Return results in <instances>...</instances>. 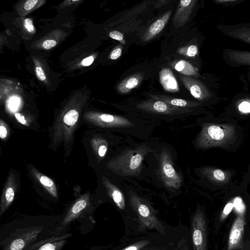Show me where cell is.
I'll return each instance as SVG.
<instances>
[{
    "label": "cell",
    "mask_w": 250,
    "mask_h": 250,
    "mask_svg": "<svg viewBox=\"0 0 250 250\" xmlns=\"http://www.w3.org/2000/svg\"><path fill=\"white\" fill-rule=\"evenodd\" d=\"M235 126L230 124H204L197 135L195 144L200 149L226 147L236 138Z\"/></svg>",
    "instance_id": "2"
},
{
    "label": "cell",
    "mask_w": 250,
    "mask_h": 250,
    "mask_svg": "<svg viewBox=\"0 0 250 250\" xmlns=\"http://www.w3.org/2000/svg\"><path fill=\"white\" fill-rule=\"evenodd\" d=\"M188 228L181 227L155 232L150 242L140 250H190Z\"/></svg>",
    "instance_id": "5"
},
{
    "label": "cell",
    "mask_w": 250,
    "mask_h": 250,
    "mask_svg": "<svg viewBox=\"0 0 250 250\" xmlns=\"http://www.w3.org/2000/svg\"><path fill=\"white\" fill-rule=\"evenodd\" d=\"M94 60L93 56H90L83 59L82 62V64L84 66H87L91 65Z\"/></svg>",
    "instance_id": "39"
},
{
    "label": "cell",
    "mask_w": 250,
    "mask_h": 250,
    "mask_svg": "<svg viewBox=\"0 0 250 250\" xmlns=\"http://www.w3.org/2000/svg\"><path fill=\"white\" fill-rule=\"evenodd\" d=\"M159 81L165 91L171 92L179 91L177 80L170 68H164L160 71Z\"/></svg>",
    "instance_id": "17"
},
{
    "label": "cell",
    "mask_w": 250,
    "mask_h": 250,
    "mask_svg": "<svg viewBox=\"0 0 250 250\" xmlns=\"http://www.w3.org/2000/svg\"><path fill=\"white\" fill-rule=\"evenodd\" d=\"M148 96L152 99L160 100L171 105L180 108L192 109L202 105L200 102L175 98L166 95L149 94Z\"/></svg>",
    "instance_id": "16"
},
{
    "label": "cell",
    "mask_w": 250,
    "mask_h": 250,
    "mask_svg": "<svg viewBox=\"0 0 250 250\" xmlns=\"http://www.w3.org/2000/svg\"><path fill=\"white\" fill-rule=\"evenodd\" d=\"M8 134L7 129L4 122L0 120V137L2 140L5 139Z\"/></svg>",
    "instance_id": "33"
},
{
    "label": "cell",
    "mask_w": 250,
    "mask_h": 250,
    "mask_svg": "<svg viewBox=\"0 0 250 250\" xmlns=\"http://www.w3.org/2000/svg\"><path fill=\"white\" fill-rule=\"evenodd\" d=\"M103 182L108 195L116 206L121 210H124L125 208V202L124 194L122 191L104 177L103 178Z\"/></svg>",
    "instance_id": "20"
},
{
    "label": "cell",
    "mask_w": 250,
    "mask_h": 250,
    "mask_svg": "<svg viewBox=\"0 0 250 250\" xmlns=\"http://www.w3.org/2000/svg\"><path fill=\"white\" fill-rule=\"evenodd\" d=\"M233 207V205L232 203H229L224 208L223 212L221 215L220 219L221 220H224L227 216L229 214V213L231 212L232 208Z\"/></svg>",
    "instance_id": "31"
},
{
    "label": "cell",
    "mask_w": 250,
    "mask_h": 250,
    "mask_svg": "<svg viewBox=\"0 0 250 250\" xmlns=\"http://www.w3.org/2000/svg\"><path fill=\"white\" fill-rule=\"evenodd\" d=\"M155 232H150L140 238L136 239L134 242L129 244L123 248L115 250H140L142 248L148 244L152 240Z\"/></svg>",
    "instance_id": "25"
},
{
    "label": "cell",
    "mask_w": 250,
    "mask_h": 250,
    "mask_svg": "<svg viewBox=\"0 0 250 250\" xmlns=\"http://www.w3.org/2000/svg\"><path fill=\"white\" fill-rule=\"evenodd\" d=\"M238 1V0H216L215 2L219 4L234 3Z\"/></svg>",
    "instance_id": "42"
},
{
    "label": "cell",
    "mask_w": 250,
    "mask_h": 250,
    "mask_svg": "<svg viewBox=\"0 0 250 250\" xmlns=\"http://www.w3.org/2000/svg\"><path fill=\"white\" fill-rule=\"evenodd\" d=\"M179 54L188 57H194L196 56L198 52V49L194 44L184 46L177 50Z\"/></svg>",
    "instance_id": "28"
},
{
    "label": "cell",
    "mask_w": 250,
    "mask_h": 250,
    "mask_svg": "<svg viewBox=\"0 0 250 250\" xmlns=\"http://www.w3.org/2000/svg\"><path fill=\"white\" fill-rule=\"evenodd\" d=\"M95 208L89 193L81 195L61 215V218L55 227L54 235H58L67 232L68 228L73 221L88 219L92 223H95L92 216Z\"/></svg>",
    "instance_id": "3"
},
{
    "label": "cell",
    "mask_w": 250,
    "mask_h": 250,
    "mask_svg": "<svg viewBox=\"0 0 250 250\" xmlns=\"http://www.w3.org/2000/svg\"><path fill=\"white\" fill-rule=\"evenodd\" d=\"M245 225L243 214H239L234 221L230 230L228 250H235L241 247Z\"/></svg>",
    "instance_id": "12"
},
{
    "label": "cell",
    "mask_w": 250,
    "mask_h": 250,
    "mask_svg": "<svg viewBox=\"0 0 250 250\" xmlns=\"http://www.w3.org/2000/svg\"><path fill=\"white\" fill-rule=\"evenodd\" d=\"M36 76L41 81H43L46 79L45 75L41 66H37L35 69Z\"/></svg>",
    "instance_id": "35"
},
{
    "label": "cell",
    "mask_w": 250,
    "mask_h": 250,
    "mask_svg": "<svg viewBox=\"0 0 250 250\" xmlns=\"http://www.w3.org/2000/svg\"><path fill=\"white\" fill-rule=\"evenodd\" d=\"M201 171L205 177L217 184H226L230 180L231 173L228 170L208 167L203 168Z\"/></svg>",
    "instance_id": "15"
},
{
    "label": "cell",
    "mask_w": 250,
    "mask_h": 250,
    "mask_svg": "<svg viewBox=\"0 0 250 250\" xmlns=\"http://www.w3.org/2000/svg\"><path fill=\"white\" fill-rule=\"evenodd\" d=\"M140 110L157 116L169 117L175 119L183 116L189 115L193 109L183 108L171 105L160 100L150 99L141 102L136 105Z\"/></svg>",
    "instance_id": "6"
},
{
    "label": "cell",
    "mask_w": 250,
    "mask_h": 250,
    "mask_svg": "<svg viewBox=\"0 0 250 250\" xmlns=\"http://www.w3.org/2000/svg\"><path fill=\"white\" fill-rule=\"evenodd\" d=\"M57 44V42L54 40H45L42 43V46L46 49H49Z\"/></svg>",
    "instance_id": "37"
},
{
    "label": "cell",
    "mask_w": 250,
    "mask_h": 250,
    "mask_svg": "<svg viewBox=\"0 0 250 250\" xmlns=\"http://www.w3.org/2000/svg\"><path fill=\"white\" fill-rule=\"evenodd\" d=\"M15 116L17 120L21 124L24 125H27V121H26L25 117L22 114L19 113H16Z\"/></svg>",
    "instance_id": "40"
},
{
    "label": "cell",
    "mask_w": 250,
    "mask_h": 250,
    "mask_svg": "<svg viewBox=\"0 0 250 250\" xmlns=\"http://www.w3.org/2000/svg\"><path fill=\"white\" fill-rule=\"evenodd\" d=\"M18 103L19 102L18 99L13 98L11 99L9 102V106L11 108L14 109L18 106Z\"/></svg>",
    "instance_id": "41"
},
{
    "label": "cell",
    "mask_w": 250,
    "mask_h": 250,
    "mask_svg": "<svg viewBox=\"0 0 250 250\" xmlns=\"http://www.w3.org/2000/svg\"><path fill=\"white\" fill-rule=\"evenodd\" d=\"M143 78L144 74L142 73H137L129 76L118 84L117 90L121 94L128 93L141 83Z\"/></svg>",
    "instance_id": "21"
},
{
    "label": "cell",
    "mask_w": 250,
    "mask_h": 250,
    "mask_svg": "<svg viewBox=\"0 0 250 250\" xmlns=\"http://www.w3.org/2000/svg\"><path fill=\"white\" fill-rule=\"evenodd\" d=\"M109 36L111 39L118 41L122 42L124 40L123 34L118 31H111L109 34Z\"/></svg>",
    "instance_id": "32"
},
{
    "label": "cell",
    "mask_w": 250,
    "mask_h": 250,
    "mask_svg": "<svg viewBox=\"0 0 250 250\" xmlns=\"http://www.w3.org/2000/svg\"><path fill=\"white\" fill-rule=\"evenodd\" d=\"M88 122L100 127L115 128L121 132H130L137 125L136 121L123 116L106 113H90L86 116Z\"/></svg>",
    "instance_id": "7"
},
{
    "label": "cell",
    "mask_w": 250,
    "mask_h": 250,
    "mask_svg": "<svg viewBox=\"0 0 250 250\" xmlns=\"http://www.w3.org/2000/svg\"><path fill=\"white\" fill-rule=\"evenodd\" d=\"M79 116L78 111L76 109H70L64 115L62 125L66 128L73 127L78 121Z\"/></svg>",
    "instance_id": "27"
},
{
    "label": "cell",
    "mask_w": 250,
    "mask_h": 250,
    "mask_svg": "<svg viewBox=\"0 0 250 250\" xmlns=\"http://www.w3.org/2000/svg\"><path fill=\"white\" fill-rule=\"evenodd\" d=\"M107 151V146L105 143H103L102 144L100 145L98 149V155L101 157H104Z\"/></svg>",
    "instance_id": "36"
},
{
    "label": "cell",
    "mask_w": 250,
    "mask_h": 250,
    "mask_svg": "<svg viewBox=\"0 0 250 250\" xmlns=\"http://www.w3.org/2000/svg\"><path fill=\"white\" fill-rule=\"evenodd\" d=\"M130 201L131 206L135 209V211L138 215L139 219L142 223H144L148 227L155 228L161 233H165L166 227L163 226L158 219L151 211L150 208L146 204L140 201L138 197L134 195H130Z\"/></svg>",
    "instance_id": "10"
},
{
    "label": "cell",
    "mask_w": 250,
    "mask_h": 250,
    "mask_svg": "<svg viewBox=\"0 0 250 250\" xmlns=\"http://www.w3.org/2000/svg\"><path fill=\"white\" fill-rule=\"evenodd\" d=\"M24 26L25 28L29 32L34 31V26L32 21L30 19H26L24 21Z\"/></svg>",
    "instance_id": "34"
},
{
    "label": "cell",
    "mask_w": 250,
    "mask_h": 250,
    "mask_svg": "<svg viewBox=\"0 0 250 250\" xmlns=\"http://www.w3.org/2000/svg\"><path fill=\"white\" fill-rule=\"evenodd\" d=\"M180 80L191 95L200 101L208 100L212 94L209 89L200 80L190 76L179 75Z\"/></svg>",
    "instance_id": "11"
},
{
    "label": "cell",
    "mask_w": 250,
    "mask_h": 250,
    "mask_svg": "<svg viewBox=\"0 0 250 250\" xmlns=\"http://www.w3.org/2000/svg\"><path fill=\"white\" fill-rule=\"evenodd\" d=\"M122 46L118 45L110 53L109 58L112 60H115L119 58L122 53Z\"/></svg>",
    "instance_id": "30"
},
{
    "label": "cell",
    "mask_w": 250,
    "mask_h": 250,
    "mask_svg": "<svg viewBox=\"0 0 250 250\" xmlns=\"http://www.w3.org/2000/svg\"><path fill=\"white\" fill-rule=\"evenodd\" d=\"M228 36L250 44V27H238L229 31Z\"/></svg>",
    "instance_id": "26"
},
{
    "label": "cell",
    "mask_w": 250,
    "mask_h": 250,
    "mask_svg": "<svg viewBox=\"0 0 250 250\" xmlns=\"http://www.w3.org/2000/svg\"><path fill=\"white\" fill-rule=\"evenodd\" d=\"M31 171L34 177L44 187L46 190L53 197L57 198L58 195L57 188L53 181L34 167H32Z\"/></svg>",
    "instance_id": "22"
},
{
    "label": "cell",
    "mask_w": 250,
    "mask_h": 250,
    "mask_svg": "<svg viewBox=\"0 0 250 250\" xmlns=\"http://www.w3.org/2000/svg\"><path fill=\"white\" fill-rule=\"evenodd\" d=\"M171 12V10L167 11L149 26L143 38L144 42L152 40L162 31L168 21Z\"/></svg>",
    "instance_id": "18"
},
{
    "label": "cell",
    "mask_w": 250,
    "mask_h": 250,
    "mask_svg": "<svg viewBox=\"0 0 250 250\" xmlns=\"http://www.w3.org/2000/svg\"><path fill=\"white\" fill-rule=\"evenodd\" d=\"M72 235V233L66 232L54 236L46 243L32 250H62L68 242L67 239Z\"/></svg>",
    "instance_id": "19"
},
{
    "label": "cell",
    "mask_w": 250,
    "mask_h": 250,
    "mask_svg": "<svg viewBox=\"0 0 250 250\" xmlns=\"http://www.w3.org/2000/svg\"><path fill=\"white\" fill-rule=\"evenodd\" d=\"M229 60L236 64L250 66V52L230 50L227 51Z\"/></svg>",
    "instance_id": "24"
},
{
    "label": "cell",
    "mask_w": 250,
    "mask_h": 250,
    "mask_svg": "<svg viewBox=\"0 0 250 250\" xmlns=\"http://www.w3.org/2000/svg\"><path fill=\"white\" fill-rule=\"evenodd\" d=\"M61 215H23L2 225L0 250H26L53 236Z\"/></svg>",
    "instance_id": "1"
},
{
    "label": "cell",
    "mask_w": 250,
    "mask_h": 250,
    "mask_svg": "<svg viewBox=\"0 0 250 250\" xmlns=\"http://www.w3.org/2000/svg\"><path fill=\"white\" fill-rule=\"evenodd\" d=\"M172 67L182 75L190 77H200L197 68L189 62L185 60H180L173 62Z\"/></svg>",
    "instance_id": "23"
},
{
    "label": "cell",
    "mask_w": 250,
    "mask_h": 250,
    "mask_svg": "<svg viewBox=\"0 0 250 250\" xmlns=\"http://www.w3.org/2000/svg\"><path fill=\"white\" fill-rule=\"evenodd\" d=\"M38 2V0H28L24 4V8L26 10H30L32 9Z\"/></svg>",
    "instance_id": "38"
},
{
    "label": "cell",
    "mask_w": 250,
    "mask_h": 250,
    "mask_svg": "<svg viewBox=\"0 0 250 250\" xmlns=\"http://www.w3.org/2000/svg\"><path fill=\"white\" fill-rule=\"evenodd\" d=\"M196 2L195 0L179 1L173 18V24L176 28L183 27L189 21Z\"/></svg>",
    "instance_id": "13"
},
{
    "label": "cell",
    "mask_w": 250,
    "mask_h": 250,
    "mask_svg": "<svg viewBox=\"0 0 250 250\" xmlns=\"http://www.w3.org/2000/svg\"><path fill=\"white\" fill-rule=\"evenodd\" d=\"M191 229L193 250H207L206 222L200 208L192 217Z\"/></svg>",
    "instance_id": "9"
},
{
    "label": "cell",
    "mask_w": 250,
    "mask_h": 250,
    "mask_svg": "<svg viewBox=\"0 0 250 250\" xmlns=\"http://www.w3.org/2000/svg\"><path fill=\"white\" fill-rule=\"evenodd\" d=\"M237 108L240 113L244 115L250 114V98L241 99L237 104Z\"/></svg>",
    "instance_id": "29"
},
{
    "label": "cell",
    "mask_w": 250,
    "mask_h": 250,
    "mask_svg": "<svg viewBox=\"0 0 250 250\" xmlns=\"http://www.w3.org/2000/svg\"><path fill=\"white\" fill-rule=\"evenodd\" d=\"M16 188L13 174L9 176L7 181L2 191L0 202V217L8 209L15 196Z\"/></svg>",
    "instance_id": "14"
},
{
    "label": "cell",
    "mask_w": 250,
    "mask_h": 250,
    "mask_svg": "<svg viewBox=\"0 0 250 250\" xmlns=\"http://www.w3.org/2000/svg\"><path fill=\"white\" fill-rule=\"evenodd\" d=\"M159 158L160 173L164 184L168 188L178 189L182 185V177L174 168L169 154L163 150Z\"/></svg>",
    "instance_id": "8"
},
{
    "label": "cell",
    "mask_w": 250,
    "mask_h": 250,
    "mask_svg": "<svg viewBox=\"0 0 250 250\" xmlns=\"http://www.w3.org/2000/svg\"><path fill=\"white\" fill-rule=\"evenodd\" d=\"M149 151V148L145 146L127 149L109 162L107 167L122 176H135L139 173L144 157Z\"/></svg>",
    "instance_id": "4"
}]
</instances>
